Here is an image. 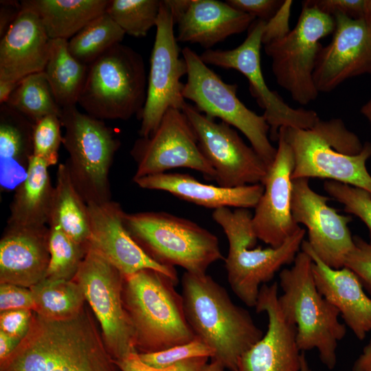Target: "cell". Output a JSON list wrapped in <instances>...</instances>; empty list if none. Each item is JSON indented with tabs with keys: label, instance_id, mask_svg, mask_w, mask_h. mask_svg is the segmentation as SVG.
Here are the masks:
<instances>
[{
	"label": "cell",
	"instance_id": "1",
	"mask_svg": "<svg viewBox=\"0 0 371 371\" xmlns=\"http://www.w3.org/2000/svg\"><path fill=\"white\" fill-rule=\"evenodd\" d=\"M0 371H122L84 309L64 320L34 312L26 336Z\"/></svg>",
	"mask_w": 371,
	"mask_h": 371
},
{
	"label": "cell",
	"instance_id": "2",
	"mask_svg": "<svg viewBox=\"0 0 371 371\" xmlns=\"http://www.w3.org/2000/svg\"><path fill=\"white\" fill-rule=\"evenodd\" d=\"M181 287L186 317L195 336L214 350L212 359L236 371L240 357L262 337V330L207 273L185 271Z\"/></svg>",
	"mask_w": 371,
	"mask_h": 371
},
{
	"label": "cell",
	"instance_id": "3",
	"mask_svg": "<svg viewBox=\"0 0 371 371\" xmlns=\"http://www.w3.org/2000/svg\"><path fill=\"white\" fill-rule=\"evenodd\" d=\"M294 156L291 179L321 178L361 188L371 194L366 162L371 143L358 136L339 118L319 120L313 128L279 130Z\"/></svg>",
	"mask_w": 371,
	"mask_h": 371
},
{
	"label": "cell",
	"instance_id": "4",
	"mask_svg": "<svg viewBox=\"0 0 371 371\" xmlns=\"http://www.w3.org/2000/svg\"><path fill=\"white\" fill-rule=\"evenodd\" d=\"M177 284L153 269L124 276L123 301L135 328L137 352H158L195 339Z\"/></svg>",
	"mask_w": 371,
	"mask_h": 371
},
{
	"label": "cell",
	"instance_id": "5",
	"mask_svg": "<svg viewBox=\"0 0 371 371\" xmlns=\"http://www.w3.org/2000/svg\"><path fill=\"white\" fill-rule=\"evenodd\" d=\"M312 265L311 256L301 250L293 266L280 271L278 285L282 294L278 302L284 315L296 326L300 351L316 349L321 362L333 370L338 343L346 335V326L339 322L338 309L319 292Z\"/></svg>",
	"mask_w": 371,
	"mask_h": 371
},
{
	"label": "cell",
	"instance_id": "6",
	"mask_svg": "<svg viewBox=\"0 0 371 371\" xmlns=\"http://www.w3.org/2000/svg\"><path fill=\"white\" fill-rule=\"evenodd\" d=\"M252 216L245 208L221 207L212 213L229 244L224 259L228 283L238 299L254 308L261 286L271 281L283 266L293 263L306 230L300 227L278 247L255 248L258 239L252 228Z\"/></svg>",
	"mask_w": 371,
	"mask_h": 371
},
{
	"label": "cell",
	"instance_id": "7",
	"mask_svg": "<svg viewBox=\"0 0 371 371\" xmlns=\"http://www.w3.org/2000/svg\"><path fill=\"white\" fill-rule=\"evenodd\" d=\"M124 223L139 247L162 265L203 275L225 259L218 238L190 220L165 212H141L125 213Z\"/></svg>",
	"mask_w": 371,
	"mask_h": 371
},
{
	"label": "cell",
	"instance_id": "8",
	"mask_svg": "<svg viewBox=\"0 0 371 371\" xmlns=\"http://www.w3.org/2000/svg\"><path fill=\"white\" fill-rule=\"evenodd\" d=\"M147 83L142 55L118 43L88 65L78 104L87 114L100 120L139 117Z\"/></svg>",
	"mask_w": 371,
	"mask_h": 371
},
{
	"label": "cell",
	"instance_id": "9",
	"mask_svg": "<svg viewBox=\"0 0 371 371\" xmlns=\"http://www.w3.org/2000/svg\"><path fill=\"white\" fill-rule=\"evenodd\" d=\"M63 144L69 157L65 163L71 181L87 204L111 200L109 170L120 146L112 128L103 120L78 110L62 109Z\"/></svg>",
	"mask_w": 371,
	"mask_h": 371
},
{
	"label": "cell",
	"instance_id": "10",
	"mask_svg": "<svg viewBox=\"0 0 371 371\" xmlns=\"http://www.w3.org/2000/svg\"><path fill=\"white\" fill-rule=\"evenodd\" d=\"M181 54L188 67L184 99L207 117L218 118L241 131L269 168L277 148L270 142V128L264 116L248 109L236 95L238 85L224 82L194 50L186 47Z\"/></svg>",
	"mask_w": 371,
	"mask_h": 371
},
{
	"label": "cell",
	"instance_id": "11",
	"mask_svg": "<svg viewBox=\"0 0 371 371\" xmlns=\"http://www.w3.org/2000/svg\"><path fill=\"white\" fill-rule=\"evenodd\" d=\"M295 26L284 38L264 45L271 59L277 83L293 100L306 105L319 94L314 80L317 58L322 47L319 41L333 33L335 19L316 8L302 2Z\"/></svg>",
	"mask_w": 371,
	"mask_h": 371
},
{
	"label": "cell",
	"instance_id": "12",
	"mask_svg": "<svg viewBox=\"0 0 371 371\" xmlns=\"http://www.w3.org/2000/svg\"><path fill=\"white\" fill-rule=\"evenodd\" d=\"M266 21L256 19L247 30L244 41L232 49H205L201 55L206 65L235 69L248 80L249 91L260 108L269 126V137L278 141L280 128L308 129L319 120L317 113L289 106L267 86L261 69L260 49Z\"/></svg>",
	"mask_w": 371,
	"mask_h": 371
},
{
	"label": "cell",
	"instance_id": "13",
	"mask_svg": "<svg viewBox=\"0 0 371 371\" xmlns=\"http://www.w3.org/2000/svg\"><path fill=\"white\" fill-rule=\"evenodd\" d=\"M74 280L100 324L102 339L112 357L117 361L137 352L135 328L124 304V276L120 271L89 248Z\"/></svg>",
	"mask_w": 371,
	"mask_h": 371
},
{
	"label": "cell",
	"instance_id": "14",
	"mask_svg": "<svg viewBox=\"0 0 371 371\" xmlns=\"http://www.w3.org/2000/svg\"><path fill=\"white\" fill-rule=\"evenodd\" d=\"M175 22L164 0L161 1L150 59L146 99L139 116L140 137H150L170 109L181 110L187 103L183 96L181 78L188 74L185 59L175 35Z\"/></svg>",
	"mask_w": 371,
	"mask_h": 371
},
{
	"label": "cell",
	"instance_id": "15",
	"mask_svg": "<svg viewBox=\"0 0 371 371\" xmlns=\"http://www.w3.org/2000/svg\"><path fill=\"white\" fill-rule=\"evenodd\" d=\"M196 135L199 147L225 188L262 183L268 166L230 125L217 122L186 103L182 109Z\"/></svg>",
	"mask_w": 371,
	"mask_h": 371
},
{
	"label": "cell",
	"instance_id": "16",
	"mask_svg": "<svg viewBox=\"0 0 371 371\" xmlns=\"http://www.w3.org/2000/svg\"><path fill=\"white\" fill-rule=\"evenodd\" d=\"M131 155L137 164L133 179L187 168L200 172L207 180L216 179V172L202 154L194 131L181 110L168 109L150 137L135 142Z\"/></svg>",
	"mask_w": 371,
	"mask_h": 371
},
{
	"label": "cell",
	"instance_id": "17",
	"mask_svg": "<svg viewBox=\"0 0 371 371\" xmlns=\"http://www.w3.org/2000/svg\"><path fill=\"white\" fill-rule=\"evenodd\" d=\"M308 181V179L292 180L293 219L297 225L306 227L307 242L317 257L328 266L341 269L354 247L348 226L352 218L329 206L327 202L330 199L315 192Z\"/></svg>",
	"mask_w": 371,
	"mask_h": 371
},
{
	"label": "cell",
	"instance_id": "18",
	"mask_svg": "<svg viewBox=\"0 0 371 371\" xmlns=\"http://www.w3.org/2000/svg\"><path fill=\"white\" fill-rule=\"evenodd\" d=\"M293 168V150L279 131L276 155L261 183L264 191L251 219L257 238L272 247L282 245L300 227L291 211Z\"/></svg>",
	"mask_w": 371,
	"mask_h": 371
},
{
	"label": "cell",
	"instance_id": "19",
	"mask_svg": "<svg viewBox=\"0 0 371 371\" xmlns=\"http://www.w3.org/2000/svg\"><path fill=\"white\" fill-rule=\"evenodd\" d=\"M277 282L261 286L256 313L268 317L262 337L240 358L236 371H300L302 352L296 341V326L283 313L278 302Z\"/></svg>",
	"mask_w": 371,
	"mask_h": 371
},
{
	"label": "cell",
	"instance_id": "20",
	"mask_svg": "<svg viewBox=\"0 0 371 371\" xmlns=\"http://www.w3.org/2000/svg\"><path fill=\"white\" fill-rule=\"evenodd\" d=\"M330 43L322 46L313 72L317 91L330 92L348 78L371 74V30L363 19L336 14Z\"/></svg>",
	"mask_w": 371,
	"mask_h": 371
},
{
	"label": "cell",
	"instance_id": "21",
	"mask_svg": "<svg viewBox=\"0 0 371 371\" xmlns=\"http://www.w3.org/2000/svg\"><path fill=\"white\" fill-rule=\"evenodd\" d=\"M91 236L89 247L104 257L124 276L143 269H153L178 283L175 267L162 265L151 258L126 230L125 212L114 201L87 204Z\"/></svg>",
	"mask_w": 371,
	"mask_h": 371
},
{
	"label": "cell",
	"instance_id": "22",
	"mask_svg": "<svg viewBox=\"0 0 371 371\" xmlns=\"http://www.w3.org/2000/svg\"><path fill=\"white\" fill-rule=\"evenodd\" d=\"M22 8L0 41V81L19 82L43 71L49 54L48 37L37 13Z\"/></svg>",
	"mask_w": 371,
	"mask_h": 371
},
{
	"label": "cell",
	"instance_id": "23",
	"mask_svg": "<svg viewBox=\"0 0 371 371\" xmlns=\"http://www.w3.org/2000/svg\"><path fill=\"white\" fill-rule=\"evenodd\" d=\"M49 228L7 225L0 240V282L27 288L45 277L49 262Z\"/></svg>",
	"mask_w": 371,
	"mask_h": 371
},
{
	"label": "cell",
	"instance_id": "24",
	"mask_svg": "<svg viewBox=\"0 0 371 371\" xmlns=\"http://www.w3.org/2000/svg\"><path fill=\"white\" fill-rule=\"evenodd\" d=\"M301 250L312 258L313 274L319 292L338 309L344 324L356 338L363 340L371 332V297L366 293L359 277L348 267L333 269L326 265L307 240H304Z\"/></svg>",
	"mask_w": 371,
	"mask_h": 371
},
{
	"label": "cell",
	"instance_id": "25",
	"mask_svg": "<svg viewBox=\"0 0 371 371\" xmlns=\"http://www.w3.org/2000/svg\"><path fill=\"white\" fill-rule=\"evenodd\" d=\"M140 188L168 192L186 201L210 209L256 206L264 191L261 183L225 188L199 182L192 176L164 172L133 179Z\"/></svg>",
	"mask_w": 371,
	"mask_h": 371
},
{
	"label": "cell",
	"instance_id": "26",
	"mask_svg": "<svg viewBox=\"0 0 371 371\" xmlns=\"http://www.w3.org/2000/svg\"><path fill=\"white\" fill-rule=\"evenodd\" d=\"M256 18L217 0H191L177 21L178 42L197 43L206 49L247 30Z\"/></svg>",
	"mask_w": 371,
	"mask_h": 371
},
{
	"label": "cell",
	"instance_id": "27",
	"mask_svg": "<svg viewBox=\"0 0 371 371\" xmlns=\"http://www.w3.org/2000/svg\"><path fill=\"white\" fill-rule=\"evenodd\" d=\"M34 122L6 104L0 107V187L15 190L26 179L34 155Z\"/></svg>",
	"mask_w": 371,
	"mask_h": 371
},
{
	"label": "cell",
	"instance_id": "28",
	"mask_svg": "<svg viewBox=\"0 0 371 371\" xmlns=\"http://www.w3.org/2000/svg\"><path fill=\"white\" fill-rule=\"evenodd\" d=\"M49 166L33 155L26 179L14 190L7 225L40 227L49 223L54 194Z\"/></svg>",
	"mask_w": 371,
	"mask_h": 371
},
{
	"label": "cell",
	"instance_id": "29",
	"mask_svg": "<svg viewBox=\"0 0 371 371\" xmlns=\"http://www.w3.org/2000/svg\"><path fill=\"white\" fill-rule=\"evenodd\" d=\"M38 15L50 39L69 41L106 12L109 0H25Z\"/></svg>",
	"mask_w": 371,
	"mask_h": 371
},
{
	"label": "cell",
	"instance_id": "30",
	"mask_svg": "<svg viewBox=\"0 0 371 371\" xmlns=\"http://www.w3.org/2000/svg\"><path fill=\"white\" fill-rule=\"evenodd\" d=\"M49 223L57 224L71 240L89 249L88 205L74 186L65 164H59L56 172Z\"/></svg>",
	"mask_w": 371,
	"mask_h": 371
},
{
	"label": "cell",
	"instance_id": "31",
	"mask_svg": "<svg viewBox=\"0 0 371 371\" xmlns=\"http://www.w3.org/2000/svg\"><path fill=\"white\" fill-rule=\"evenodd\" d=\"M87 70L88 65L70 54L67 40L50 39L43 72L54 98L61 109L78 104Z\"/></svg>",
	"mask_w": 371,
	"mask_h": 371
},
{
	"label": "cell",
	"instance_id": "32",
	"mask_svg": "<svg viewBox=\"0 0 371 371\" xmlns=\"http://www.w3.org/2000/svg\"><path fill=\"white\" fill-rule=\"evenodd\" d=\"M30 289L34 300V312L46 319H70L83 309L85 295L80 286L74 280L43 279Z\"/></svg>",
	"mask_w": 371,
	"mask_h": 371
},
{
	"label": "cell",
	"instance_id": "33",
	"mask_svg": "<svg viewBox=\"0 0 371 371\" xmlns=\"http://www.w3.org/2000/svg\"><path fill=\"white\" fill-rule=\"evenodd\" d=\"M125 33L105 12L90 21L68 41L70 54L90 65L109 49L121 43Z\"/></svg>",
	"mask_w": 371,
	"mask_h": 371
},
{
	"label": "cell",
	"instance_id": "34",
	"mask_svg": "<svg viewBox=\"0 0 371 371\" xmlns=\"http://www.w3.org/2000/svg\"><path fill=\"white\" fill-rule=\"evenodd\" d=\"M4 104L34 123L49 115L60 117L62 111L43 71L23 78Z\"/></svg>",
	"mask_w": 371,
	"mask_h": 371
},
{
	"label": "cell",
	"instance_id": "35",
	"mask_svg": "<svg viewBox=\"0 0 371 371\" xmlns=\"http://www.w3.org/2000/svg\"><path fill=\"white\" fill-rule=\"evenodd\" d=\"M49 262L44 279L74 280L88 251L71 240L54 223H49Z\"/></svg>",
	"mask_w": 371,
	"mask_h": 371
},
{
	"label": "cell",
	"instance_id": "36",
	"mask_svg": "<svg viewBox=\"0 0 371 371\" xmlns=\"http://www.w3.org/2000/svg\"><path fill=\"white\" fill-rule=\"evenodd\" d=\"M160 0H109L106 12L125 34L141 38L156 26Z\"/></svg>",
	"mask_w": 371,
	"mask_h": 371
},
{
	"label": "cell",
	"instance_id": "37",
	"mask_svg": "<svg viewBox=\"0 0 371 371\" xmlns=\"http://www.w3.org/2000/svg\"><path fill=\"white\" fill-rule=\"evenodd\" d=\"M60 116L49 115L34 124L33 150L35 157L49 167L57 164L58 150L63 144Z\"/></svg>",
	"mask_w": 371,
	"mask_h": 371
},
{
	"label": "cell",
	"instance_id": "38",
	"mask_svg": "<svg viewBox=\"0 0 371 371\" xmlns=\"http://www.w3.org/2000/svg\"><path fill=\"white\" fill-rule=\"evenodd\" d=\"M324 188L344 205V211L359 218L369 231L371 245V194L365 190L335 181H326Z\"/></svg>",
	"mask_w": 371,
	"mask_h": 371
},
{
	"label": "cell",
	"instance_id": "39",
	"mask_svg": "<svg viewBox=\"0 0 371 371\" xmlns=\"http://www.w3.org/2000/svg\"><path fill=\"white\" fill-rule=\"evenodd\" d=\"M139 359L146 364L164 368L180 361L196 357L212 359L214 350L198 337L192 341L154 352L139 353Z\"/></svg>",
	"mask_w": 371,
	"mask_h": 371
},
{
	"label": "cell",
	"instance_id": "40",
	"mask_svg": "<svg viewBox=\"0 0 371 371\" xmlns=\"http://www.w3.org/2000/svg\"><path fill=\"white\" fill-rule=\"evenodd\" d=\"M354 247L345 258L344 267L351 269L371 295V245L359 236H353Z\"/></svg>",
	"mask_w": 371,
	"mask_h": 371
},
{
	"label": "cell",
	"instance_id": "41",
	"mask_svg": "<svg viewBox=\"0 0 371 371\" xmlns=\"http://www.w3.org/2000/svg\"><path fill=\"white\" fill-rule=\"evenodd\" d=\"M207 357H196L184 360L164 368H156L144 363L137 352L115 361L122 371H199L208 361Z\"/></svg>",
	"mask_w": 371,
	"mask_h": 371
},
{
	"label": "cell",
	"instance_id": "42",
	"mask_svg": "<svg viewBox=\"0 0 371 371\" xmlns=\"http://www.w3.org/2000/svg\"><path fill=\"white\" fill-rule=\"evenodd\" d=\"M12 309H30L34 312V300L30 288L9 284H0L1 312Z\"/></svg>",
	"mask_w": 371,
	"mask_h": 371
},
{
	"label": "cell",
	"instance_id": "43",
	"mask_svg": "<svg viewBox=\"0 0 371 371\" xmlns=\"http://www.w3.org/2000/svg\"><path fill=\"white\" fill-rule=\"evenodd\" d=\"M306 3L313 6L331 16L342 14L348 17L363 19L365 0H306Z\"/></svg>",
	"mask_w": 371,
	"mask_h": 371
},
{
	"label": "cell",
	"instance_id": "44",
	"mask_svg": "<svg viewBox=\"0 0 371 371\" xmlns=\"http://www.w3.org/2000/svg\"><path fill=\"white\" fill-rule=\"evenodd\" d=\"M293 1L284 0L275 14L266 22L262 43L265 45L285 37L290 32L289 19Z\"/></svg>",
	"mask_w": 371,
	"mask_h": 371
},
{
	"label": "cell",
	"instance_id": "45",
	"mask_svg": "<svg viewBox=\"0 0 371 371\" xmlns=\"http://www.w3.org/2000/svg\"><path fill=\"white\" fill-rule=\"evenodd\" d=\"M30 309H12L1 312L0 330L23 339L28 333L34 313Z\"/></svg>",
	"mask_w": 371,
	"mask_h": 371
},
{
	"label": "cell",
	"instance_id": "46",
	"mask_svg": "<svg viewBox=\"0 0 371 371\" xmlns=\"http://www.w3.org/2000/svg\"><path fill=\"white\" fill-rule=\"evenodd\" d=\"M225 2L237 10L267 22L275 14L284 0H227Z\"/></svg>",
	"mask_w": 371,
	"mask_h": 371
},
{
	"label": "cell",
	"instance_id": "47",
	"mask_svg": "<svg viewBox=\"0 0 371 371\" xmlns=\"http://www.w3.org/2000/svg\"><path fill=\"white\" fill-rule=\"evenodd\" d=\"M21 3L14 1H1L0 35L5 33L21 10Z\"/></svg>",
	"mask_w": 371,
	"mask_h": 371
},
{
	"label": "cell",
	"instance_id": "48",
	"mask_svg": "<svg viewBox=\"0 0 371 371\" xmlns=\"http://www.w3.org/2000/svg\"><path fill=\"white\" fill-rule=\"evenodd\" d=\"M21 339L0 330V363L5 361L16 349Z\"/></svg>",
	"mask_w": 371,
	"mask_h": 371
},
{
	"label": "cell",
	"instance_id": "49",
	"mask_svg": "<svg viewBox=\"0 0 371 371\" xmlns=\"http://www.w3.org/2000/svg\"><path fill=\"white\" fill-rule=\"evenodd\" d=\"M351 371H371V337L354 361Z\"/></svg>",
	"mask_w": 371,
	"mask_h": 371
},
{
	"label": "cell",
	"instance_id": "50",
	"mask_svg": "<svg viewBox=\"0 0 371 371\" xmlns=\"http://www.w3.org/2000/svg\"><path fill=\"white\" fill-rule=\"evenodd\" d=\"M170 9L175 24L191 3V0H164Z\"/></svg>",
	"mask_w": 371,
	"mask_h": 371
},
{
	"label": "cell",
	"instance_id": "51",
	"mask_svg": "<svg viewBox=\"0 0 371 371\" xmlns=\"http://www.w3.org/2000/svg\"><path fill=\"white\" fill-rule=\"evenodd\" d=\"M19 82L0 81V104L6 102Z\"/></svg>",
	"mask_w": 371,
	"mask_h": 371
},
{
	"label": "cell",
	"instance_id": "52",
	"mask_svg": "<svg viewBox=\"0 0 371 371\" xmlns=\"http://www.w3.org/2000/svg\"><path fill=\"white\" fill-rule=\"evenodd\" d=\"M225 367L216 360L206 363L199 371H225Z\"/></svg>",
	"mask_w": 371,
	"mask_h": 371
},
{
	"label": "cell",
	"instance_id": "53",
	"mask_svg": "<svg viewBox=\"0 0 371 371\" xmlns=\"http://www.w3.org/2000/svg\"><path fill=\"white\" fill-rule=\"evenodd\" d=\"M363 20L371 30V0H365Z\"/></svg>",
	"mask_w": 371,
	"mask_h": 371
},
{
	"label": "cell",
	"instance_id": "54",
	"mask_svg": "<svg viewBox=\"0 0 371 371\" xmlns=\"http://www.w3.org/2000/svg\"><path fill=\"white\" fill-rule=\"evenodd\" d=\"M361 112L371 123V99L361 107Z\"/></svg>",
	"mask_w": 371,
	"mask_h": 371
},
{
	"label": "cell",
	"instance_id": "55",
	"mask_svg": "<svg viewBox=\"0 0 371 371\" xmlns=\"http://www.w3.org/2000/svg\"><path fill=\"white\" fill-rule=\"evenodd\" d=\"M300 371H311L304 352H302V364Z\"/></svg>",
	"mask_w": 371,
	"mask_h": 371
}]
</instances>
